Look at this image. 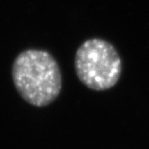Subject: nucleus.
I'll return each mask as SVG.
<instances>
[{
	"mask_svg": "<svg viewBox=\"0 0 149 149\" xmlns=\"http://www.w3.org/2000/svg\"><path fill=\"white\" fill-rule=\"evenodd\" d=\"M12 77L20 96L33 106H48L61 93L59 64L46 50L28 49L20 52L13 64Z\"/></svg>",
	"mask_w": 149,
	"mask_h": 149,
	"instance_id": "obj_1",
	"label": "nucleus"
},
{
	"mask_svg": "<svg viewBox=\"0 0 149 149\" xmlns=\"http://www.w3.org/2000/svg\"><path fill=\"white\" fill-rule=\"evenodd\" d=\"M75 71L78 79L93 91L112 88L122 71L121 59L112 43L103 39H88L75 54Z\"/></svg>",
	"mask_w": 149,
	"mask_h": 149,
	"instance_id": "obj_2",
	"label": "nucleus"
}]
</instances>
